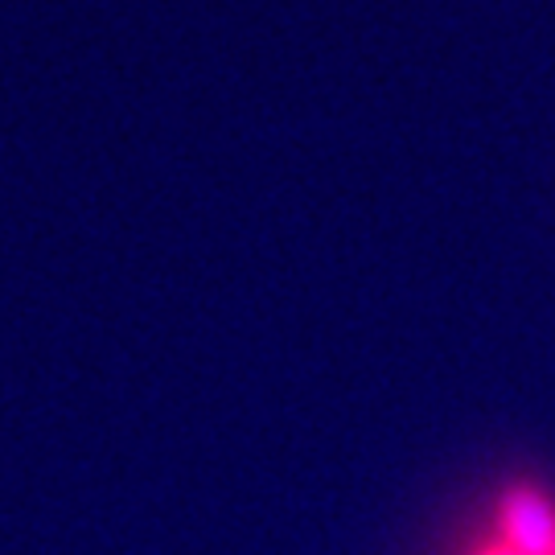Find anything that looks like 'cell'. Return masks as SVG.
<instances>
[{"mask_svg":"<svg viewBox=\"0 0 555 555\" xmlns=\"http://www.w3.org/2000/svg\"><path fill=\"white\" fill-rule=\"evenodd\" d=\"M449 555H555V486L531 474L502 477Z\"/></svg>","mask_w":555,"mask_h":555,"instance_id":"cell-1","label":"cell"}]
</instances>
